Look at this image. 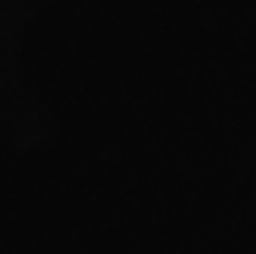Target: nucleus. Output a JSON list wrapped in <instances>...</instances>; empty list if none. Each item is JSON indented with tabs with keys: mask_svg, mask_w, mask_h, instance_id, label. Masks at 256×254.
Listing matches in <instances>:
<instances>
[]
</instances>
